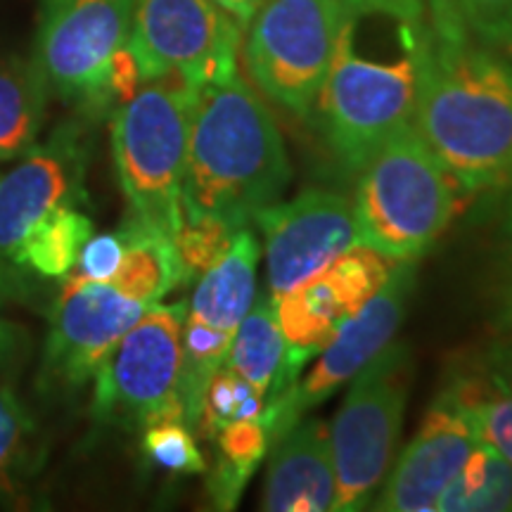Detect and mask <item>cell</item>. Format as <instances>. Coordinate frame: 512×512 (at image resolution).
I'll return each instance as SVG.
<instances>
[{
    "label": "cell",
    "instance_id": "cell-14",
    "mask_svg": "<svg viewBox=\"0 0 512 512\" xmlns=\"http://www.w3.org/2000/svg\"><path fill=\"white\" fill-rule=\"evenodd\" d=\"M477 444L463 408L451 392H444L401 453L373 508L384 512H434L439 496L458 477L460 467Z\"/></svg>",
    "mask_w": 512,
    "mask_h": 512
},
{
    "label": "cell",
    "instance_id": "cell-20",
    "mask_svg": "<svg viewBox=\"0 0 512 512\" xmlns=\"http://www.w3.org/2000/svg\"><path fill=\"white\" fill-rule=\"evenodd\" d=\"M121 230H124L126 249L112 285L147 306L157 304L164 294L185 280L174 238L147 228L136 219L128 221Z\"/></svg>",
    "mask_w": 512,
    "mask_h": 512
},
{
    "label": "cell",
    "instance_id": "cell-16",
    "mask_svg": "<svg viewBox=\"0 0 512 512\" xmlns=\"http://www.w3.org/2000/svg\"><path fill=\"white\" fill-rule=\"evenodd\" d=\"M335 503L330 432L320 420H299L273 444L264 510L325 512Z\"/></svg>",
    "mask_w": 512,
    "mask_h": 512
},
{
    "label": "cell",
    "instance_id": "cell-10",
    "mask_svg": "<svg viewBox=\"0 0 512 512\" xmlns=\"http://www.w3.org/2000/svg\"><path fill=\"white\" fill-rule=\"evenodd\" d=\"M133 0H46L34 64L48 91L74 105H110L114 55L126 48Z\"/></svg>",
    "mask_w": 512,
    "mask_h": 512
},
{
    "label": "cell",
    "instance_id": "cell-12",
    "mask_svg": "<svg viewBox=\"0 0 512 512\" xmlns=\"http://www.w3.org/2000/svg\"><path fill=\"white\" fill-rule=\"evenodd\" d=\"M150 306L112 283L69 275L57 299L46 342V375L81 387L93 380L107 356Z\"/></svg>",
    "mask_w": 512,
    "mask_h": 512
},
{
    "label": "cell",
    "instance_id": "cell-21",
    "mask_svg": "<svg viewBox=\"0 0 512 512\" xmlns=\"http://www.w3.org/2000/svg\"><path fill=\"white\" fill-rule=\"evenodd\" d=\"M48 86L34 62L0 57V162L24 157L36 145Z\"/></svg>",
    "mask_w": 512,
    "mask_h": 512
},
{
    "label": "cell",
    "instance_id": "cell-23",
    "mask_svg": "<svg viewBox=\"0 0 512 512\" xmlns=\"http://www.w3.org/2000/svg\"><path fill=\"white\" fill-rule=\"evenodd\" d=\"M230 342H233L230 332L216 330L214 325L188 313L183 323L181 361V401L188 427H197L209 382L226 363Z\"/></svg>",
    "mask_w": 512,
    "mask_h": 512
},
{
    "label": "cell",
    "instance_id": "cell-34",
    "mask_svg": "<svg viewBox=\"0 0 512 512\" xmlns=\"http://www.w3.org/2000/svg\"><path fill=\"white\" fill-rule=\"evenodd\" d=\"M214 3L221 5V8L226 10L242 29H245L249 24V19H252L261 8H264L268 0H214Z\"/></svg>",
    "mask_w": 512,
    "mask_h": 512
},
{
    "label": "cell",
    "instance_id": "cell-30",
    "mask_svg": "<svg viewBox=\"0 0 512 512\" xmlns=\"http://www.w3.org/2000/svg\"><path fill=\"white\" fill-rule=\"evenodd\" d=\"M489 448V446H486ZM512 510V465L489 448L484 475L470 494L458 498L451 512H489Z\"/></svg>",
    "mask_w": 512,
    "mask_h": 512
},
{
    "label": "cell",
    "instance_id": "cell-2",
    "mask_svg": "<svg viewBox=\"0 0 512 512\" xmlns=\"http://www.w3.org/2000/svg\"><path fill=\"white\" fill-rule=\"evenodd\" d=\"M413 126L470 195L508 183L512 64L475 41L430 29Z\"/></svg>",
    "mask_w": 512,
    "mask_h": 512
},
{
    "label": "cell",
    "instance_id": "cell-3",
    "mask_svg": "<svg viewBox=\"0 0 512 512\" xmlns=\"http://www.w3.org/2000/svg\"><path fill=\"white\" fill-rule=\"evenodd\" d=\"M292 169L283 136L240 74L197 88L192 105L183 219L245 228L278 202Z\"/></svg>",
    "mask_w": 512,
    "mask_h": 512
},
{
    "label": "cell",
    "instance_id": "cell-7",
    "mask_svg": "<svg viewBox=\"0 0 512 512\" xmlns=\"http://www.w3.org/2000/svg\"><path fill=\"white\" fill-rule=\"evenodd\" d=\"M344 0H268L249 19L245 62L261 93L309 117L328 76Z\"/></svg>",
    "mask_w": 512,
    "mask_h": 512
},
{
    "label": "cell",
    "instance_id": "cell-35",
    "mask_svg": "<svg viewBox=\"0 0 512 512\" xmlns=\"http://www.w3.org/2000/svg\"><path fill=\"white\" fill-rule=\"evenodd\" d=\"M501 55L512 64V15H510V24H508V34H505V41L501 46Z\"/></svg>",
    "mask_w": 512,
    "mask_h": 512
},
{
    "label": "cell",
    "instance_id": "cell-18",
    "mask_svg": "<svg viewBox=\"0 0 512 512\" xmlns=\"http://www.w3.org/2000/svg\"><path fill=\"white\" fill-rule=\"evenodd\" d=\"M256 261H259V242L245 226L238 230L228 252L202 273V280L192 294V316L214 325L216 330L235 335L254 302Z\"/></svg>",
    "mask_w": 512,
    "mask_h": 512
},
{
    "label": "cell",
    "instance_id": "cell-33",
    "mask_svg": "<svg viewBox=\"0 0 512 512\" xmlns=\"http://www.w3.org/2000/svg\"><path fill=\"white\" fill-rule=\"evenodd\" d=\"M505 252L501 261V273H498L496 287V318L503 330L512 332V200L510 214L505 221Z\"/></svg>",
    "mask_w": 512,
    "mask_h": 512
},
{
    "label": "cell",
    "instance_id": "cell-29",
    "mask_svg": "<svg viewBox=\"0 0 512 512\" xmlns=\"http://www.w3.org/2000/svg\"><path fill=\"white\" fill-rule=\"evenodd\" d=\"M143 448L152 463L171 472L197 475L207 470L202 451L195 444L190 427L185 422H157L145 427Z\"/></svg>",
    "mask_w": 512,
    "mask_h": 512
},
{
    "label": "cell",
    "instance_id": "cell-24",
    "mask_svg": "<svg viewBox=\"0 0 512 512\" xmlns=\"http://www.w3.org/2000/svg\"><path fill=\"white\" fill-rule=\"evenodd\" d=\"M216 441H219L221 458L211 475L209 489L216 508L230 510L238 505L249 477L271 448V441L261 420L230 422L216 434Z\"/></svg>",
    "mask_w": 512,
    "mask_h": 512
},
{
    "label": "cell",
    "instance_id": "cell-31",
    "mask_svg": "<svg viewBox=\"0 0 512 512\" xmlns=\"http://www.w3.org/2000/svg\"><path fill=\"white\" fill-rule=\"evenodd\" d=\"M124 249V230L102 233L95 235V238L91 235V240L83 245L79 259H76L69 275H76L81 280H95V283H112V278L121 266V259H124Z\"/></svg>",
    "mask_w": 512,
    "mask_h": 512
},
{
    "label": "cell",
    "instance_id": "cell-25",
    "mask_svg": "<svg viewBox=\"0 0 512 512\" xmlns=\"http://www.w3.org/2000/svg\"><path fill=\"white\" fill-rule=\"evenodd\" d=\"M427 24L444 38H467L501 53L512 0H425Z\"/></svg>",
    "mask_w": 512,
    "mask_h": 512
},
{
    "label": "cell",
    "instance_id": "cell-11",
    "mask_svg": "<svg viewBox=\"0 0 512 512\" xmlns=\"http://www.w3.org/2000/svg\"><path fill=\"white\" fill-rule=\"evenodd\" d=\"M254 221L266 240L268 294L273 299L361 245L354 202L332 190L313 188L290 202H273Z\"/></svg>",
    "mask_w": 512,
    "mask_h": 512
},
{
    "label": "cell",
    "instance_id": "cell-36",
    "mask_svg": "<svg viewBox=\"0 0 512 512\" xmlns=\"http://www.w3.org/2000/svg\"><path fill=\"white\" fill-rule=\"evenodd\" d=\"M508 183H512V174H510V181Z\"/></svg>",
    "mask_w": 512,
    "mask_h": 512
},
{
    "label": "cell",
    "instance_id": "cell-32",
    "mask_svg": "<svg viewBox=\"0 0 512 512\" xmlns=\"http://www.w3.org/2000/svg\"><path fill=\"white\" fill-rule=\"evenodd\" d=\"M31 420L15 396L0 389V486L10 489V472L19 463Z\"/></svg>",
    "mask_w": 512,
    "mask_h": 512
},
{
    "label": "cell",
    "instance_id": "cell-37",
    "mask_svg": "<svg viewBox=\"0 0 512 512\" xmlns=\"http://www.w3.org/2000/svg\"><path fill=\"white\" fill-rule=\"evenodd\" d=\"M0 337H3V335H0Z\"/></svg>",
    "mask_w": 512,
    "mask_h": 512
},
{
    "label": "cell",
    "instance_id": "cell-5",
    "mask_svg": "<svg viewBox=\"0 0 512 512\" xmlns=\"http://www.w3.org/2000/svg\"><path fill=\"white\" fill-rule=\"evenodd\" d=\"M112 119V150L133 219L174 238L183 223V181L195 88L176 76L143 81Z\"/></svg>",
    "mask_w": 512,
    "mask_h": 512
},
{
    "label": "cell",
    "instance_id": "cell-15",
    "mask_svg": "<svg viewBox=\"0 0 512 512\" xmlns=\"http://www.w3.org/2000/svg\"><path fill=\"white\" fill-rule=\"evenodd\" d=\"M79 155L74 140L31 147L24 162L0 178V254L15 261L27 235L79 197Z\"/></svg>",
    "mask_w": 512,
    "mask_h": 512
},
{
    "label": "cell",
    "instance_id": "cell-9",
    "mask_svg": "<svg viewBox=\"0 0 512 512\" xmlns=\"http://www.w3.org/2000/svg\"><path fill=\"white\" fill-rule=\"evenodd\" d=\"M240 38L214 0H133L126 46L143 81L176 76L197 91L238 74Z\"/></svg>",
    "mask_w": 512,
    "mask_h": 512
},
{
    "label": "cell",
    "instance_id": "cell-1",
    "mask_svg": "<svg viewBox=\"0 0 512 512\" xmlns=\"http://www.w3.org/2000/svg\"><path fill=\"white\" fill-rule=\"evenodd\" d=\"M427 31L425 0H344L316 105L332 155L347 171L358 174L413 124Z\"/></svg>",
    "mask_w": 512,
    "mask_h": 512
},
{
    "label": "cell",
    "instance_id": "cell-6",
    "mask_svg": "<svg viewBox=\"0 0 512 512\" xmlns=\"http://www.w3.org/2000/svg\"><path fill=\"white\" fill-rule=\"evenodd\" d=\"M406 351L382 349L351 382L330 427L335 512L366 508L399 446L408 394Z\"/></svg>",
    "mask_w": 512,
    "mask_h": 512
},
{
    "label": "cell",
    "instance_id": "cell-26",
    "mask_svg": "<svg viewBox=\"0 0 512 512\" xmlns=\"http://www.w3.org/2000/svg\"><path fill=\"white\" fill-rule=\"evenodd\" d=\"M261 411H264V396L245 377L223 363V368L209 382L197 427L204 437L214 439L230 422L259 420Z\"/></svg>",
    "mask_w": 512,
    "mask_h": 512
},
{
    "label": "cell",
    "instance_id": "cell-8",
    "mask_svg": "<svg viewBox=\"0 0 512 512\" xmlns=\"http://www.w3.org/2000/svg\"><path fill=\"white\" fill-rule=\"evenodd\" d=\"M185 304H152L95 373L93 413L150 427L185 422L181 401Z\"/></svg>",
    "mask_w": 512,
    "mask_h": 512
},
{
    "label": "cell",
    "instance_id": "cell-4",
    "mask_svg": "<svg viewBox=\"0 0 512 512\" xmlns=\"http://www.w3.org/2000/svg\"><path fill=\"white\" fill-rule=\"evenodd\" d=\"M358 174L361 245L394 261L425 254L470 195L413 124L396 131Z\"/></svg>",
    "mask_w": 512,
    "mask_h": 512
},
{
    "label": "cell",
    "instance_id": "cell-28",
    "mask_svg": "<svg viewBox=\"0 0 512 512\" xmlns=\"http://www.w3.org/2000/svg\"><path fill=\"white\" fill-rule=\"evenodd\" d=\"M238 230L240 228L216 219H183L181 228L174 235V245L183 264L185 278L202 275L207 268L214 266L233 245Z\"/></svg>",
    "mask_w": 512,
    "mask_h": 512
},
{
    "label": "cell",
    "instance_id": "cell-13",
    "mask_svg": "<svg viewBox=\"0 0 512 512\" xmlns=\"http://www.w3.org/2000/svg\"><path fill=\"white\" fill-rule=\"evenodd\" d=\"M413 280L415 259L394 261L380 290L337 325L309 377L294 389L292 406L299 418L335 394L344 382L354 380L382 349L392 344L413 292Z\"/></svg>",
    "mask_w": 512,
    "mask_h": 512
},
{
    "label": "cell",
    "instance_id": "cell-22",
    "mask_svg": "<svg viewBox=\"0 0 512 512\" xmlns=\"http://www.w3.org/2000/svg\"><path fill=\"white\" fill-rule=\"evenodd\" d=\"M91 235L93 223L76 209V204L60 207L31 230L15 261L31 266L46 278H62L72 271Z\"/></svg>",
    "mask_w": 512,
    "mask_h": 512
},
{
    "label": "cell",
    "instance_id": "cell-17",
    "mask_svg": "<svg viewBox=\"0 0 512 512\" xmlns=\"http://www.w3.org/2000/svg\"><path fill=\"white\" fill-rule=\"evenodd\" d=\"M306 351H299L285 342L275 316L271 294H261L235 330L226 358V366L264 396L290 392L299 384V373L309 363Z\"/></svg>",
    "mask_w": 512,
    "mask_h": 512
},
{
    "label": "cell",
    "instance_id": "cell-19",
    "mask_svg": "<svg viewBox=\"0 0 512 512\" xmlns=\"http://www.w3.org/2000/svg\"><path fill=\"white\" fill-rule=\"evenodd\" d=\"M273 302L285 342L309 356L320 354L337 325L356 313L328 268L302 280Z\"/></svg>",
    "mask_w": 512,
    "mask_h": 512
},
{
    "label": "cell",
    "instance_id": "cell-27",
    "mask_svg": "<svg viewBox=\"0 0 512 512\" xmlns=\"http://www.w3.org/2000/svg\"><path fill=\"white\" fill-rule=\"evenodd\" d=\"M453 399L470 420L479 444L489 446L512 465V399L479 396L472 389H451Z\"/></svg>",
    "mask_w": 512,
    "mask_h": 512
}]
</instances>
